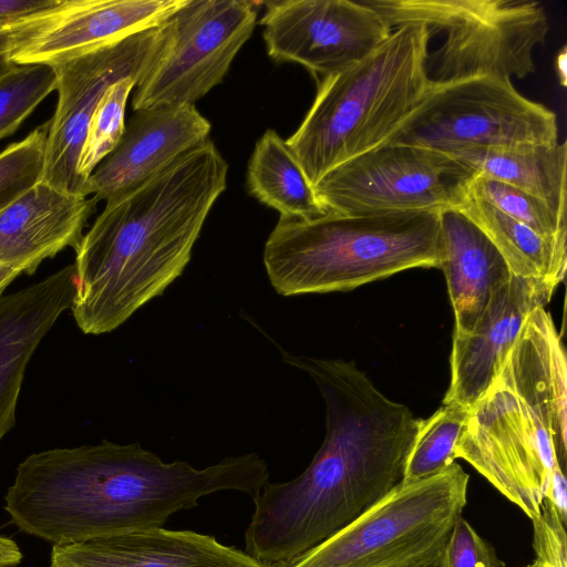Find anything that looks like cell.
I'll return each mask as SVG.
<instances>
[{"label":"cell","instance_id":"obj_4","mask_svg":"<svg viewBox=\"0 0 567 567\" xmlns=\"http://www.w3.org/2000/svg\"><path fill=\"white\" fill-rule=\"evenodd\" d=\"M440 213L279 217L262 254L269 282L291 297L348 291L408 269L439 268Z\"/></svg>","mask_w":567,"mask_h":567},{"label":"cell","instance_id":"obj_26","mask_svg":"<svg viewBox=\"0 0 567 567\" xmlns=\"http://www.w3.org/2000/svg\"><path fill=\"white\" fill-rule=\"evenodd\" d=\"M55 83L53 69L40 64H14L0 76V140L18 130Z\"/></svg>","mask_w":567,"mask_h":567},{"label":"cell","instance_id":"obj_2","mask_svg":"<svg viewBox=\"0 0 567 567\" xmlns=\"http://www.w3.org/2000/svg\"><path fill=\"white\" fill-rule=\"evenodd\" d=\"M227 173L208 138L140 187L106 202L74 249L70 309L84 334L117 329L183 274L226 189Z\"/></svg>","mask_w":567,"mask_h":567},{"label":"cell","instance_id":"obj_19","mask_svg":"<svg viewBox=\"0 0 567 567\" xmlns=\"http://www.w3.org/2000/svg\"><path fill=\"white\" fill-rule=\"evenodd\" d=\"M440 269L454 311V333L473 331L512 272L491 239L457 208L440 213Z\"/></svg>","mask_w":567,"mask_h":567},{"label":"cell","instance_id":"obj_23","mask_svg":"<svg viewBox=\"0 0 567 567\" xmlns=\"http://www.w3.org/2000/svg\"><path fill=\"white\" fill-rule=\"evenodd\" d=\"M468 409L442 404L430 417L419 421L401 485L429 478L455 462V447Z\"/></svg>","mask_w":567,"mask_h":567},{"label":"cell","instance_id":"obj_28","mask_svg":"<svg viewBox=\"0 0 567 567\" xmlns=\"http://www.w3.org/2000/svg\"><path fill=\"white\" fill-rule=\"evenodd\" d=\"M444 567H506L495 549L460 516L449 539Z\"/></svg>","mask_w":567,"mask_h":567},{"label":"cell","instance_id":"obj_6","mask_svg":"<svg viewBox=\"0 0 567 567\" xmlns=\"http://www.w3.org/2000/svg\"><path fill=\"white\" fill-rule=\"evenodd\" d=\"M393 30L420 24L444 41L434 53L433 84L477 76L523 79L535 71L533 52L549 31L533 0H363Z\"/></svg>","mask_w":567,"mask_h":567},{"label":"cell","instance_id":"obj_36","mask_svg":"<svg viewBox=\"0 0 567 567\" xmlns=\"http://www.w3.org/2000/svg\"><path fill=\"white\" fill-rule=\"evenodd\" d=\"M527 567H545L543 566L540 563H538L537 560H535L534 563H532L530 565H528Z\"/></svg>","mask_w":567,"mask_h":567},{"label":"cell","instance_id":"obj_22","mask_svg":"<svg viewBox=\"0 0 567 567\" xmlns=\"http://www.w3.org/2000/svg\"><path fill=\"white\" fill-rule=\"evenodd\" d=\"M247 189L280 217L308 220L327 213L291 148L271 128L255 145L247 168Z\"/></svg>","mask_w":567,"mask_h":567},{"label":"cell","instance_id":"obj_30","mask_svg":"<svg viewBox=\"0 0 567 567\" xmlns=\"http://www.w3.org/2000/svg\"><path fill=\"white\" fill-rule=\"evenodd\" d=\"M544 498L547 499L557 512L560 520L567 523V481L565 468L556 465L549 476Z\"/></svg>","mask_w":567,"mask_h":567},{"label":"cell","instance_id":"obj_8","mask_svg":"<svg viewBox=\"0 0 567 567\" xmlns=\"http://www.w3.org/2000/svg\"><path fill=\"white\" fill-rule=\"evenodd\" d=\"M558 142L556 114L523 96L508 79L477 76L431 83L409 117L384 144L450 152Z\"/></svg>","mask_w":567,"mask_h":567},{"label":"cell","instance_id":"obj_3","mask_svg":"<svg viewBox=\"0 0 567 567\" xmlns=\"http://www.w3.org/2000/svg\"><path fill=\"white\" fill-rule=\"evenodd\" d=\"M567 360L550 313L527 317L488 388L468 409L455 458L532 520L556 465L566 468Z\"/></svg>","mask_w":567,"mask_h":567},{"label":"cell","instance_id":"obj_35","mask_svg":"<svg viewBox=\"0 0 567 567\" xmlns=\"http://www.w3.org/2000/svg\"><path fill=\"white\" fill-rule=\"evenodd\" d=\"M0 44H1V38H0ZM14 64L7 61V59L0 53V76L6 73L10 68H12Z\"/></svg>","mask_w":567,"mask_h":567},{"label":"cell","instance_id":"obj_12","mask_svg":"<svg viewBox=\"0 0 567 567\" xmlns=\"http://www.w3.org/2000/svg\"><path fill=\"white\" fill-rule=\"evenodd\" d=\"M187 0H54L0 25V53L12 64L50 68L161 25Z\"/></svg>","mask_w":567,"mask_h":567},{"label":"cell","instance_id":"obj_17","mask_svg":"<svg viewBox=\"0 0 567 567\" xmlns=\"http://www.w3.org/2000/svg\"><path fill=\"white\" fill-rule=\"evenodd\" d=\"M74 292L75 268L69 265L0 297V442L16 425L27 367L62 312L71 308Z\"/></svg>","mask_w":567,"mask_h":567},{"label":"cell","instance_id":"obj_34","mask_svg":"<svg viewBox=\"0 0 567 567\" xmlns=\"http://www.w3.org/2000/svg\"><path fill=\"white\" fill-rule=\"evenodd\" d=\"M20 275L19 270L0 264V297L4 289Z\"/></svg>","mask_w":567,"mask_h":567},{"label":"cell","instance_id":"obj_10","mask_svg":"<svg viewBox=\"0 0 567 567\" xmlns=\"http://www.w3.org/2000/svg\"><path fill=\"white\" fill-rule=\"evenodd\" d=\"M256 19L251 1L187 0L168 19L166 43L134 87L133 110L195 105L224 81Z\"/></svg>","mask_w":567,"mask_h":567},{"label":"cell","instance_id":"obj_9","mask_svg":"<svg viewBox=\"0 0 567 567\" xmlns=\"http://www.w3.org/2000/svg\"><path fill=\"white\" fill-rule=\"evenodd\" d=\"M474 176L445 152L383 144L333 168L313 189L327 213H440L460 206Z\"/></svg>","mask_w":567,"mask_h":567},{"label":"cell","instance_id":"obj_18","mask_svg":"<svg viewBox=\"0 0 567 567\" xmlns=\"http://www.w3.org/2000/svg\"><path fill=\"white\" fill-rule=\"evenodd\" d=\"M96 203L40 181L0 212V264L32 275L45 259L75 249Z\"/></svg>","mask_w":567,"mask_h":567},{"label":"cell","instance_id":"obj_7","mask_svg":"<svg viewBox=\"0 0 567 567\" xmlns=\"http://www.w3.org/2000/svg\"><path fill=\"white\" fill-rule=\"evenodd\" d=\"M468 482L454 462L429 478L400 485L291 567H444Z\"/></svg>","mask_w":567,"mask_h":567},{"label":"cell","instance_id":"obj_15","mask_svg":"<svg viewBox=\"0 0 567 567\" xmlns=\"http://www.w3.org/2000/svg\"><path fill=\"white\" fill-rule=\"evenodd\" d=\"M557 286L516 275L492 297L472 332L453 333L451 379L443 404L470 409L488 388L527 317L545 307Z\"/></svg>","mask_w":567,"mask_h":567},{"label":"cell","instance_id":"obj_20","mask_svg":"<svg viewBox=\"0 0 567 567\" xmlns=\"http://www.w3.org/2000/svg\"><path fill=\"white\" fill-rule=\"evenodd\" d=\"M475 174L517 187L566 215L567 143L462 147L447 152Z\"/></svg>","mask_w":567,"mask_h":567},{"label":"cell","instance_id":"obj_14","mask_svg":"<svg viewBox=\"0 0 567 567\" xmlns=\"http://www.w3.org/2000/svg\"><path fill=\"white\" fill-rule=\"evenodd\" d=\"M210 122L195 105L134 111L116 147L86 181V195L120 198L209 138Z\"/></svg>","mask_w":567,"mask_h":567},{"label":"cell","instance_id":"obj_32","mask_svg":"<svg viewBox=\"0 0 567 567\" xmlns=\"http://www.w3.org/2000/svg\"><path fill=\"white\" fill-rule=\"evenodd\" d=\"M22 558L18 544L12 538L0 535V567H16Z\"/></svg>","mask_w":567,"mask_h":567},{"label":"cell","instance_id":"obj_1","mask_svg":"<svg viewBox=\"0 0 567 567\" xmlns=\"http://www.w3.org/2000/svg\"><path fill=\"white\" fill-rule=\"evenodd\" d=\"M326 405V435L310 465L254 498L245 553L264 567H291L402 484L420 419L386 398L354 361L281 350Z\"/></svg>","mask_w":567,"mask_h":567},{"label":"cell","instance_id":"obj_27","mask_svg":"<svg viewBox=\"0 0 567 567\" xmlns=\"http://www.w3.org/2000/svg\"><path fill=\"white\" fill-rule=\"evenodd\" d=\"M48 123L0 153V212L42 179Z\"/></svg>","mask_w":567,"mask_h":567},{"label":"cell","instance_id":"obj_31","mask_svg":"<svg viewBox=\"0 0 567 567\" xmlns=\"http://www.w3.org/2000/svg\"><path fill=\"white\" fill-rule=\"evenodd\" d=\"M54 0H0V25L50 7Z\"/></svg>","mask_w":567,"mask_h":567},{"label":"cell","instance_id":"obj_21","mask_svg":"<svg viewBox=\"0 0 567 567\" xmlns=\"http://www.w3.org/2000/svg\"><path fill=\"white\" fill-rule=\"evenodd\" d=\"M491 239L513 275L558 286L567 267L566 239L546 238L470 194L457 207Z\"/></svg>","mask_w":567,"mask_h":567},{"label":"cell","instance_id":"obj_13","mask_svg":"<svg viewBox=\"0 0 567 567\" xmlns=\"http://www.w3.org/2000/svg\"><path fill=\"white\" fill-rule=\"evenodd\" d=\"M265 6L260 24L268 55L321 79L363 60L392 33L364 1L279 0Z\"/></svg>","mask_w":567,"mask_h":567},{"label":"cell","instance_id":"obj_16","mask_svg":"<svg viewBox=\"0 0 567 567\" xmlns=\"http://www.w3.org/2000/svg\"><path fill=\"white\" fill-rule=\"evenodd\" d=\"M50 567H264L192 530L154 528L52 546Z\"/></svg>","mask_w":567,"mask_h":567},{"label":"cell","instance_id":"obj_29","mask_svg":"<svg viewBox=\"0 0 567 567\" xmlns=\"http://www.w3.org/2000/svg\"><path fill=\"white\" fill-rule=\"evenodd\" d=\"M533 525L536 560L545 567H567L566 524L547 499H543L540 513L533 519Z\"/></svg>","mask_w":567,"mask_h":567},{"label":"cell","instance_id":"obj_5","mask_svg":"<svg viewBox=\"0 0 567 567\" xmlns=\"http://www.w3.org/2000/svg\"><path fill=\"white\" fill-rule=\"evenodd\" d=\"M431 33L404 24L358 63L321 79L312 105L286 141L309 183L383 145L431 85Z\"/></svg>","mask_w":567,"mask_h":567},{"label":"cell","instance_id":"obj_25","mask_svg":"<svg viewBox=\"0 0 567 567\" xmlns=\"http://www.w3.org/2000/svg\"><path fill=\"white\" fill-rule=\"evenodd\" d=\"M468 194L487 202L546 238L567 239L566 215L527 192L475 174Z\"/></svg>","mask_w":567,"mask_h":567},{"label":"cell","instance_id":"obj_33","mask_svg":"<svg viewBox=\"0 0 567 567\" xmlns=\"http://www.w3.org/2000/svg\"><path fill=\"white\" fill-rule=\"evenodd\" d=\"M555 71L557 80L563 87L567 86V48L564 45L556 54Z\"/></svg>","mask_w":567,"mask_h":567},{"label":"cell","instance_id":"obj_11","mask_svg":"<svg viewBox=\"0 0 567 567\" xmlns=\"http://www.w3.org/2000/svg\"><path fill=\"white\" fill-rule=\"evenodd\" d=\"M168 34L167 19L158 27L52 68L58 102L47 122L41 182L68 194L87 196L76 168L90 120L112 84L124 78L141 80Z\"/></svg>","mask_w":567,"mask_h":567},{"label":"cell","instance_id":"obj_24","mask_svg":"<svg viewBox=\"0 0 567 567\" xmlns=\"http://www.w3.org/2000/svg\"><path fill=\"white\" fill-rule=\"evenodd\" d=\"M135 78L112 84L100 100L86 131L78 161V176L85 185L96 166L116 147L125 130V109Z\"/></svg>","mask_w":567,"mask_h":567}]
</instances>
